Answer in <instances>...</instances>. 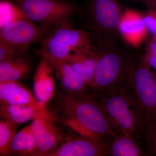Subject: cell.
<instances>
[{
	"instance_id": "6da1fadb",
	"label": "cell",
	"mask_w": 156,
	"mask_h": 156,
	"mask_svg": "<svg viewBox=\"0 0 156 156\" xmlns=\"http://www.w3.org/2000/svg\"><path fill=\"white\" fill-rule=\"evenodd\" d=\"M56 92L46 110L48 114L69 132L93 138L118 135L104 110L92 94L74 95Z\"/></svg>"
},
{
	"instance_id": "7a4b0ae2",
	"label": "cell",
	"mask_w": 156,
	"mask_h": 156,
	"mask_svg": "<svg viewBox=\"0 0 156 156\" xmlns=\"http://www.w3.org/2000/svg\"><path fill=\"white\" fill-rule=\"evenodd\" d=\"M97 57L90 91L95 97L124 92L132 85V55L117 44L114 38H98Z\"/></svg>"
},
{
	"instance_id": "3957f363",
	"label": "cell",
	"mask_w": 156,
	"mask_h": 156,
	"mask_svg": "<svg viewBox=\"0 0 156 156\" xmlns=\"http://www.w3.org/2000/svg\"><path fill=\"white\" fill-rule=\"evenodd\" d=\"M95 98L117 134H131L140 143L143 132V119L132 87L114 95Z\"/></svg>"
},
{
	"instance_id": "277c9868",
	"label": "cell",
	"mask_w": 156,
	"mask_h": 156,
	"mask_svg": "<svg viewBox=\"0 0 156 156\" xmlns=\"http://www.w3.org/2000/svg\"><path fill=\"white\" fill-rule=\"evenodd\" d=\"M91 37L89 33L74 28L67 23L48 33L35 52L50 62L64 61L73 53L92 49Z\"/></svg>"
},
{
	"instance_id": "5b68a950",
	"label": "cell",
	"mask_w": 156,
	"mask_h": 156,
	"mask_svg": "<svg viewBox=\"0 0 156 156\" xmlns=\"http://www.w3.org/2000/svg\"><path fill=\"white\" fill-rule=\"evenodd\" d=\"M27 18L37 22L47 33L70 22L79 11V7L66 0H11Z\"/></svg>"
},
{
	"instance_id": "8992f818",
	"label": "cell",
	"mask_w": 156,
	"mask_h": 156,
	"mask_svg": "<svg viewBox=\"0 0 156 156\" xmlns=\"http://www.w3.org/2000/svg\"><path fill=\"white\" fill-rule=\"evenodd\" d=\"M132 56L131 87L142 111L143 135L150 126L156 121V74L147 64L141 55Z\"/></svg>"
},
{
	"instance_id": "52a82bcc",
	"label": "cell",
	"mask_w": 156,
	"mask_h": 156,
	"mask_svg": "<svg viewBox=\"0 0 156 156\" xmlns=\"http://www.w3.org/2000/svg\"><path fill=\"white\" fill-rule=\"evenodd\" d=\"M89 14L92 29L100 38H114L123 12L117 0H90Z\"/></svg>"
},
{
	"instance_id": "ba28073f",
	"label": "cell",
	"mask_w": 156,
	"mask_h": 156,
	"mask_svg": "<svg viewBox=\"0 0 156 156\" xmlns=\"http://www.w3.org/2000/svg\"><path fill=\"white\" fill-rule=\"evenodd\" d=\"M31 124L37 144L35 156H49L69 134L48 114L46 108L36 115Z\"/></svg>"
},
{
	"instance_id": "9c48e42d",
	"label": "cell",
	"mask_w": 156,
	"mask_h": 156,
	"mask_svg": "<svg viewBox=\"0 0 156 156\" xmlns=\"http://www.w3.org/2000/svg\"><path fill=\"white\" fill-rule=\"evenodd\" d=\"M47 34L41 27L30 20H20L0 28V42L22 53L34 43L41 41Z\"/></svg>"
},
{
	"instance_id": "30bf717a",
	"label": "cell",
	"mask_w": 156,
	"mask_h": 156,
	"mask_svg": "<svg viewBox=\"0 0 156 156\" xmlns=\"http://www.w3.org/2000/svg\"><path fill=\"white\" fill-rule=\"evenodd\" d=\"M113 138H90L69 132L63 142L48 156H107Z\"/></svg>"
},
{
	"instance_id": "8fae6325",
	"label": "cell",
	"mask_w": 156,
	"mask_h": 156,
	"mask_svg": "<svg viewBox=\"0 0 156 156\" xmlns=\"http://www.w3.org/2000/svg\"><path fill=\"white\" fill-rule=\"evenodd\" d=\"M119 32L124 41L134 48H138L147 37L148 31L142 14L127 9L123 12L119 26Z\"/></svg>"
},
{
	"instance_id": "7c38bea8",
	"label": "cell",
	"mask_w": 156,
	"mask_h": 156,
	"mask_svg": "<svg viewBox=\"0 0 156 156\" xmlns=\"http://www.w3.org/2000/svg\"><path fill=\"white\" fill-rule=\"evenodd\" d=\"M50 63L53 66L55 79L62 91L74 95L92 94L87 83L66 60Z\"/></svg>"
},
{
	"instance_id": "4fadbf2b",
	"label": "cell",
	"mask_w": 156,
	"mask_h": 156,
	"mask_svg": "<svg viewBox=\"0 0 156 156\" xmlns=\"http://www.w3.org/2000/svg\"><path fill=\"white\" fill-rule=\"evenodd\" d=\"M55 75L53 66L47 59L41 58L34 76V92L38 101L48 104L56 93Z\"/></svg>"
},
{
	"instance_id": "5bb4252c",
	"label": "cell",
	"mask_w": 156,
	"mask_h": 156,
	"mask_svg": "<svg viewBox=\"0 0 156 156\" xmlns=\"http://www.w3.org/2000/svg\"><path fill=\"white\" fill-rule=\"evenodd\" d=\"M97 57L96 47H93L88 51L72 53L66 61L90 87L94 78Z\"/></svg>"
},
{
	"instance_id": "9a60e30c",
	"label": "cell",
	"mask_w": 156,
	"mask_h": 156,
	"mask_svg": "<svg viewBox=\"0 0 156 156\" xmlns=\"http://www.w3.org/2000/svg\"><path fill=\"white\" fill-rule=\"evenodd\" d=\"M41 103L30 91L19 82L0 83V105Z\"/></svg>"
},
{
	"instance_id": "2e32d148",
	"label": "cell",
	"mask_w": 156,
	"mask_h": 156,
	"mask_svg": "<svg viewBox=\"0 0 156 156\" xmlns=\"http://www.w3.org/2000/svg\"><path fill=\"white\" fill-rule=\"evenodd\" d=\"M0 105L1 119L19 125L32 120L37 114L45 110L47 106L41 103Z\"/></svg>"
},
{
	"instance_id": "e0dca14e",
	"label": "cell",
	"mask_w": 156,
	"mask_h": 156,
	"mask_svg": "<svg viewBox=\"0 0 156 156\" xmlns=\"http://www.w3.org/2000/svg\"><path fill=\"white\" fill-rule=\"evenodd\" d=\"M37 146L31 123L14 135L7 156H35Z\"/></svg>"
},
{
	"instance_id": "ac0fdd59",
	"label": "cell",
	"mask_w": 156,
	"mask_h": 156,
	"mask_svg": "<svg viewBox=\"0 0 156 156\" xmlns=\"http://www.w3.org/2000/svg\"><path fill=\"white\" fill-rule=\"evenodd\" d=\"M108 155L142 156L144 155V151L134 136L129 134H119L111 140Z\"/></svg>"
},
{
	"instance_id": "d6986e66",
	"label": "cell",
	"mask_w": 156,
	"mask_h": 156,
	"mask_svg": "<svg viewBox=\"0 0 156 156\" xmlns=\"http://www.w3.org/2000/svg\"><path fill=\"white\" fill-rule=\"evenodd\" d=\"M30 70V64L26 58L18 57L0 62V83L19 82Z\"/></svg>"
},
{
	"instance_id": "ffe728a7",
	"label": "cell",
	"mask_w": 156,
	"mask_h": 156,
	"mask_svg": "<svg viewBox=\"0 0 156 156\" xmlns=\"http://www.w3.org/2000/svg\"><path fill=\"white\" fill-rule=\"evenodd\" d=\"M28 19L21 9L12 1L3 0L0 3V28L17 20Z\"/></svg>"
},
{
	"instance_id": "44dd1931",
	"label": "cell",
	"mask_w": 156,
	"mask_h": 156,
	"mask_svg": "<svg viewBox=\"0 0 156 156\" xmlns=\"http://www.w3.org/2000/svg\"><path fill=\"white\" fill-rule=\"evenodd\" d=\"M19 125L1 119L0 121V156H7L12 139Z\"/></svg>"
},
{
	"instance_id": "7402d4cb",
	"label": "cell",
	"mask_w": 156,
	"mask_h": 156,
	"mask_svg": "<svg viewBox=\"0 0 156 156\" xmlns=\"http://www.w3.org/2000/svg\"><path fill=\"white\" fill-rule=\"evenodd\" d=\"M142 137H143L144 142L145 146L144 156L156 155V121L147 128L144 134L141 136Z\"/></svg>"
},
{
	"instance_id": "603a6c76",
	"label": "cell",
	"mask_w": 156,
	"mask_h": 156,
	"mask_svg": "<svg viewBox=\"0 0 156 156\" xmlns=\"http://www.w3.org/2000/svg\"><path fill=\"white\" fill-rule=\"evenodd\" d=\"M141 56L147 64L156 70V41L153 37L148 42L145 52Z\"/></svg>"
},
{
	"instance_id": "cb8c5ba5",
	"label": "cell",
	"mask_w": 156,
	"mask_h": 156,
	"mask_svg": "<svg viewBox=\"0 0 156 156\" xmlns=\"http://www.w3.org/2000/svg\"><path fill=\"white\" fill-rule=\"evenodd\" d=\"M142 14L143 20L149 33L153 36L156 35V11L148 9Z\"/></svg>"
},
{
	"instance_id": "d4e9b609",
	"label": "cell",
	"mask_w": 156,
	"mask_h": 156,
	"mask_svg": "<svg viewBox=\"0 0 156 156\" xmlns=\"http://www.w3.org/2000/svg\"><path fill=\"white\" fill-rule=\"evenodd\" d=\"M20 53L10 45L0 42V62L19 57Z\"/></svg>"
},
{
	"instance_id": "484cf974",
	"label": "cell",
	"mask_w": 156,
	"mask_h": 156,
	"mask_svg": "<svg viewBox=\"0 0 156 156\" xmlns=\"http://www.w3.org/2000/svg\"><path fill=\"white\" fill-rule=\"evenodd\" d=\"M142 2L147 8L154 9L156 11V0H139Z\"/></svg>"
},
{
	"instance_id": "4316f807",
	"label": "cell",
	"mask_w": 156,
	"mask_h": 156,
	"mask_svg": "<svg viewBox=\"0 0 156 156\" xmlns=\"http://www.w3.org/2000/svg\"><path fill=\"white\" fill-rule=\"evenodd\" d=\"M153 37L154 38V40L156 41V35H155L153 36Z\"/></svg>"
}]
</instances>
